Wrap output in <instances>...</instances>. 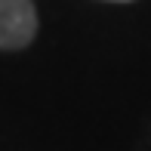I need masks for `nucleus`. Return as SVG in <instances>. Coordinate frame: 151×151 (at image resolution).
I'll use <instances>...</instances> for the list:
<instances>
[{"instance_id":"nucleus-2","label":"nucleus","mask_w":151,"mask_h":151,"mask_svg":"<svg viewBox=\"0 0 151 151\" xmlns=\"http://www.w3.org/2000/svg\"><path fill=\"white\" fill-rule=\"evenodd\" d=\"M120 3H123V0H120Z\"/></svg>"},{"instance_id":"nucleus-1","label":"nucleus","mask_w":151,"mask_h":151,"mask_svg":"<svg viewBox=\"0 0 151 151\" xmlns=\"http://www.w3.org/2000/svg\"><path fill=\"white\" fill-rule=\"evenodd\" d=\"M37 34L31 0H0V50H22Z\"/></svg>"}]
</instances>
